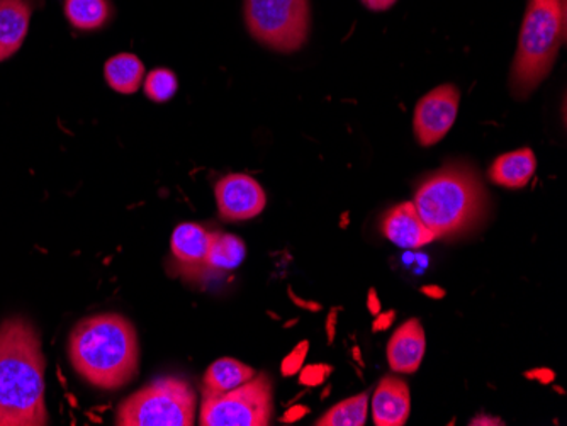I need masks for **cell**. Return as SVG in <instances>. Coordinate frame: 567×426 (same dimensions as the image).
<instances>
[{
	"instance_id": "1",
	"label": "cell",
	"mask_w": 567,
	"mask_h": 426,
	"mask_svg": "<svg viewBox=\"0 0 567 426\" xmlns=\"http://www.w3.org/2000/svg\"><path fill=\"white\" fill-rule=\"evenodd\" d=\"M44 355L30 321L0 324V426L47 425Z\"/></svg>"
},
{
	"instance_id": "10",
	"label": "cell",
	"mask_w": 567,
	"mask_h": 426,
	"mask_svg": "<svg viewBox=\"0 0 567 426\" xmlns=\"http://www.w3.org/2000/svg\"><path fill=\"white\" fill-rule=\"evenodd\" d=\"M213 233L196 222H183L172 233V256L178 269L187 278H200L208 273V253L212 248Z\"/></svg>"
},
{
	"instance_id": "2",
	"label": "cell",
	"mask_w": 567,
	"mask_h": 426,
	"mask_svg": "<svg viewBox=\"0 0 567 426\" xmlns=\"http://www.w3.org/2000/svg\"><path fill=\"white\" fill-rule=\"evenodd\" d=\"M69 357L76 374L99 389L132 383L140 365L138 335L126 318L104 313L85 318L70 333Z\"/></svg>"
},
{
	"instance_id": "4",
	"label": "cell",
	"mask_w": 567,
	"mask_h": 426,
	"mask_svg": "<svg viewBox=\"0 0 567 426\" xmlns=\"http://www.w3.org/2000/svg\"><path fill=\"white\" fill-rule=\"evenodd\" d=\"M566 34L564 0H530L512 69L515 97L524 98L549 75Z\"/></svg>"
},
{
	"instance_id": "24",
	"label": "cell",
	"mask_w": 567,
	"mask_h": 426,
	"mask_svg": "<svg viewBox=\"0 0 567 426\" xmlns=\"http://www.w3.org/2000/svg\"><path fill=\"white\" fill-rule=\"evenodd\" d=\"M394 320H396V313H394V311L375 314L374 323H372V330H374L375 333L384 332V330L393 326Z\"/></svg>"
},
{
	"instance_id": "11",
	"label": "cell",
	"mask_w": 567,
	"mask_h": 426,
	"mask_svg": "<svg viewBox=\"0 0 567 426\" xmlns=\"http://www.w3.org/2000/svg\"><path fill=\"white\" fill-rule=\"evenodd\" d=\"M382 233L396 247L410 248V250L425 247L435 240L430 228L420 218L413 202H403L385 212L382 219Z\"/></svg>"
},
{
	"instance_id": "8",
	"label": "cell",
	"mask_w": 567,
	"mask_h": 426,
	"mask_svg": "<svg viewBox=\"0 0 567 426\" xmlns=\"http://www.w3.org/2000/svg\"><path fill=\"white\" fill-rule=\"evenodd\" d=\"M458 103L461 92L452 84L433 89L425 97L420 98L413 120L420 145H435L451 132L457 117Z\"/></svg>"
},
{
	"instance_id": "27",
	"label": "cell",
	"mask_w": 567,
	"mask_h": 426,
	"mask_svg": "<svg viewBox=\"0 0 567 426\" xmlns=\"http://www.w3.org/2000/svg\"><path fill=\"white\" fill-rule=\"evenodd\" d=\"M368 308L372 314L381 313V301H379L378 294H375L374 289H371V291H369Z\"/></svg>"
},
{
	"instance_id": "17",
	"label": "cell",
	"mask_w": 567,
	"mask_h": 426,
	"mask_svg": "<svg viewBox=\"0 0 567 426\" xmlns=\"http://www.w3.org/2000/svg\"><path fill=\"white\" fill-rule=\"evenodd\" d=\"M104 77L110 87L120 94H135L145 79V65L132 53H120L107 60Z\"/></svg>"
},
{
	"instance_id": "13",
	"label": "cell",
	"mask_w": 567,
	"mask_h": 426,
	"mask_svg": "<svg viewBox=\"0 0 567 426\" xmlns=\"http://www.w3.org/2000/svg\"><path fill=\"white\" fill-rule=\"evenodd\" d=\"M425 330L419 320L401 324L388 345V361L391 368L401 374H413L425 357Z\"/></svg>"
},
{
	"instance_id": "20",
	"label": "cell",
	"mask_w": 567,
	"mask_h": 426,
	"mask_svg": "<svg viewBox=\"0 0 567 426\" xmlns=\"http://www.w3.org/2000/svg\"><path fill=\"white\" fill-rule=\"evenodd\" d=\"M368 394L349 397L333 406L327 415L318 419V426H364L368 419Z\"/></svg>"
},
{
	"instance_id": "22",
	"label": "cell",
	"mask_w": 567,
	"mask_h": 426,
	"mask_svg": "<svg viewBox=\"0 0 567 426\" xmlns=\"http://www.w3.org/2000/svg\"><path fill=\"white\" fill-rule=\"evenodd\" d=\"M331 374L330 365L318 364L309 365V367L302 368L301 383L305 386H320L321 383L328 380V375Z\"/></svg>"
},
{
	"instance_id": "15",
	"label": "cell",
	"mask_w": 567,
	"mask_h": 426,
	"mask_svg": "<svg viewBox=\"0 0 567 426\" xmlns=\"http://www.w3.org/2000/svg\"><path fill=\"white\" fill-rule=\"evenodd\" d=\"M537 170V158L530 148L517 149L502 155L489 168V179L506 189H522L530 183Z\"/></svg>"
},
{
	"instance_id": "31",
	"label": "cell",
	"mask_w": 567,
	"mask_h": 426,
	"mask_svg": "<svg viewBox=\"0 0 567 426\" xmlns=\"http://www.w3.org/2000/svg\"><path fill=\"white\" fill-rule=\"evenodd\" d=\"M334 318H337V314L331 313L330 320H328L327 329H328V336H330V342L333 340V332H334Z\"/></svg>"
},
{
	"instance_id": "5",
	"label": "cell",
	"mask_w": 567,
	"mask_h": 426,
	"mask_svg": "<svg viewBox=\"0 0 567 426\" xmlns=\"http://www.w3.org/2000/svg\"><path fill=\"white\" fill-rule=\"evenodd\" d=\"M196 419V393L184 380L162 377L124 399L117 408L121 426H190Z\"/></svg>"
},
{
	"instance_id": "21",
	"label": "cell",
	"mask_w": 567,
	"mask_h": 426,
	"mask_svg": "<svg viewBox=\"0 0 567 426\" xmlns=\"http://www.w3.org/2000/svg\"><path fill=\"white\" fill-rule=\"evenodd\" d=\"M145 94L155 103H167L177 92V77L168 69H155L145 77Z\"/></svg>"
},
{
	"instance_id": "16",
	"label": "cell",
	"mask_w": 567,
	"mask_h": 426,
	"mask_svg": "<svg viewBox=\"0 0 567 426\" xmlns=\"http://www.w3.org/2000/svg\"><path fill=\"white\" fill-rule=\"evenodd\" d=\"M255 375L257 374L250 365L241 364L235 359H219L209 365L208 372L204 375L203 396H221L254 380Z\"/></svg>"
},
{
	"instance_id": "3",
	"label": "cell",
	"mask_w": 567,
	"mask_h": 426,
	"mask_svg": "<svg viewBox=\"0 0 567 426\" xmlns=\"http://www.w3.org/2000/svg\"><path fill=\"white\" fill-rule=\"evenodd\" d=\"M413 205L439 240L473 230L486 216L487 194L473 168L449 165L420 186Z\"/></svg>"
},
{
	"instance_id": "18",
	"label": "cell",
	"mask_w": 567,
	"mask_h": 426,
	"mask_svg": "<svg viewBox=\"0 0 567 426\" xmlns=\"http://www.w3.org/2000/svg\"><path fill=\"white\" fill-rule=\"evenodd\" d=\"M247 248L244 241L235 235L213 233L212 248H209L208 273H221L234 270L244 262Z\"/></svg>"
},
{
	"instance_id": "9",
	"label": "cell",
	"mask_w": 567,
	"mask_h": 426,
	"mask_svg": "<svg viewBox=\"0 0 567 426\" xmlns=\"http://www.w3.org/2000/svg\"><path fill=\"white\" fill-rule=\"evenodd\" d=\"M215 194L219 216L226 221H245L266 209V193L250 175H226L216 184Z\"/></svg>"
},
{
	"instance_id": "26",
	"label": "cell",
	"mask_w": 567,
	"mask_h": 426,
	"mask_svg": "<svg viewBox=\"0 0 567 426\" xmlns=\"http://www.w3.org/2000/svg\"><path fill=\"white\" fill-rule=\"evenodd\" d=\"M362 4L372 9V11H385V9L393 8L396 0H362Z\"/></svg>"
},
{
	"instance_id": "23",
	"label": "cell",
	"mask_w": 567,
	"mask_h": 426,
	"mask_svg": "<svg viewBox=\"0 0 567 426\" xmlns=\"http://www.w3.org/2000/svg\"><path fill=\"white\" fill-rule=\"evenodd\" d=\"M306 354H308V342H302L298 349L289 355L286 361L282 362V374L292 375L301 368L302 362H305Z\"/></svg>"
},
{
	"instance_id": "30",
	"label": "cell",
	"mask_w": 567,
	"mask_h": 426,
	"mask_svg": "<svg viewBox=\"0 0 567 426\" xmlns=\"http://www.w3.org/2000/svg\"><path fill=\"white\" fill-rule=\"evenodd\" d=\"M471 425H503L499 419L496 418H487V416H480V418L473 419Z\"/></svg>"
},
{
	"instance_id": "7",
	"label": "cell",
	"mask_w": 567,
	"mask_h": 426,
	"mask_svg": "<svg viewBox=\"0 0 567 426\" xmlns=\"http://www.w3.org/2000/svg\"><path fill=\"white\" fill-rule=\"evenodd\" d=\"M274 412L272 383L266 374L221 396L204 397L203 426H267Z\"/></svg>"
},
{
	"instance_id": "14",
	"label": "cell",
	"mask_w": 567,
	"mask_h": 426,
	"mask_svg": "<svg viewBox=\"0 0 567 426\" xmlns=\"http://www.w3.org/2000/svg\"><path fill=\"white\" fill-rule=\"evenodd\" d=\"M31 12L28 0H0V62L11 59L24 43Z\"/></svg>"
},
{
	"instance_id": "12",
	"label": "cell",
	"mask_w": 567,
	"mask_h": 426,
	"mask_svg": "<svg viewBox=\"0 0 567 426\" xmlns=\"http://www.w3.org/2000/svg\"><path fill=\"white\" fill-rule=\"evenodd\" d=\"M410 387L404 381L385 375L372 397V418L378 426H403L410 418Z\"/></svg>"
},
{
	"instance_id": "25",
	"label": "cell",
	"mask_w": 567,
	"mask_h": 426,
	"mask_svg": "<svg viewBox=\"0 0 567 426\" xmlns=\"http://www.w3.org/2000/svg\"><path fill=\"white\" fill-rule=\"evenodd\" d=\"M525 377H528V380L538 381V383L540 384H549L553 383L554 380H556V374H554V372L550 371V368L540 367L527 372V374H525Z\"/></svg>"
},
{
	"instance_id": "6",
	"label": "cell",
	"mask_w": 567,
	"mask_h": 426,
	"mask_svg": "<svg viewBox=\"0 0 567 426\" xmlns=\"http://www.w3.org/2000/svg\"><path fill=\"white\" fill-rule=\"evenodd\" d=\"M245 22L259 43L291 53L308 40L311 8L309 0H245Z\"/></svg>"
},
{
	"instance_id": "28",
	"label": "cell",
	"mask_w": 567,
	"mask_h": 426,
	"mask_svg": "<svg viewBox=\"0 0 567 426\" xmlns=\"http://www.w3.org/2000/svg\"><path fill=\"white\" fill-rule=\"evenodd\" d=\"M422 292L432 299L445 298V291L441 288V285H425V288H422Z\"/></svg>"
},
{
	"instance_id": "19",
	"label": "cell",
	"mask_w": 567,
	"mask_h": 426,
	"mask_svg": "<svg viewBox=\"0 0 567 426\" xmlns=\"http://www.w3.org/2000/svg\"><path fill=\"white\" fill-rule=\"evenodd\" d=\"M65 15L76 30H101L111 18L107 0H65Z\"/></svg>"
},
{
	"instance_id": "29",
	"label": "cell",
	"mask_w": 567,
	"mask_h": 426,
	"mask_svg": "<svg viewBox=\"0 0 567 426\" xmlns=\"http://www.w3.org/2000/svg\"><path fill=\"white\" fill-rule=\"evenodd\" d=\"M308 413L306 406H296V408L289 409L288 415L284 416L286 422H296V419L302 418Z\"/></svg>"
}]
</instances>
